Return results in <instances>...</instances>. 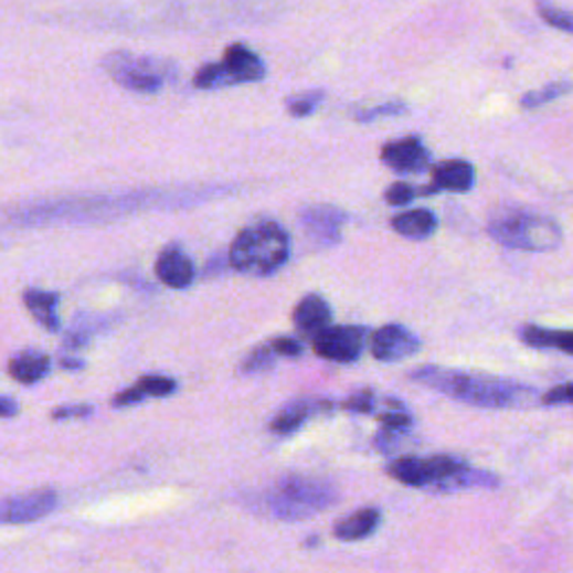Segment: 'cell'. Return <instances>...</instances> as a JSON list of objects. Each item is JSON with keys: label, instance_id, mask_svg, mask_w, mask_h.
Wrapping results in <instances>:
<instances>
[{"label": "cell", "instance_id": "obj_1", "mask_svg": "<svg viewBox=\"0 0 573 573\" xmlns=\"http://www.w3.org/2000/svg\"><path fill=\"white\" fill-rule=\"evenodd\" d=\"M415 381H422L428 388H435L457 401L481 405V407H518L533 399V390L513 383L507 379L466 374V372H446L437 368H424L413 374Z\"/></svg>", "mask_w": 573, "mask_h": 573}, {"label": "cell", "instance_id": "obj_2", "mask_svg": "<svg viewBox=\"0 0 573 573\" xmlns=\"http://www.w3.org/2000/svg\"><path fill=\"white\" fill-rule=\"evenodd\" d=\"M339 502V490L332 481L289 475L274 484L265 496V509L287 522L307 520Z\"/></svg>", "mask_w": 573, "mask_h": 573}, {"label": "cell", "instance_id": "obj_3", "mask_svg": "<svg viewBox=\"0 0 573 573\" xmlns=\"http://www.w3.org/2000/svg\"><path fill=\"white\" fill-rule=\"evenodd\" d=\"M289 258V237L283 226L274 222L244 229L231 244L229 265L237 272L269 276L278 272Z\"/></svg>", "mask_w": 573, "mask_h": 573}, {"label": "cell", "instance_id": "obj_4", "mask_svg": "<svg viewBox=\"0 0 573 573\" xmlns=\"http://www.w3.org/2000/svg\"><path fill=\"white\" fill-rule=\"evenodd\" d=\"M488 233L500 244L522 252H553L560 247L562 231L560 226L533 213H507L488 224Z\"/></svg>", "mask_w": 573, "mask_h": 573}, {"label": "cell", "instance_id": "obj_5", "mask_svg": "<svg viewBox=\"0 0 573 573\" xmlns=\"http://www.w3.org/2000/svg\"><path fill=\"white\" fill-rule=\"evenodd\" d=\"M104 67L119 86L135 93H159L173 78L171 63L128 52L108 54L104 59Z\"/></svg>", "mask_w": 573, "mask_h": 573}, {"label": "cell", "instance_id": "obj_6", "mask_svg": "<svg viewBox=\"0 0 573 573\" xmlns=\"http://www.w3.org/2000/svg\"><path fill=\"white\" fill-rule=\"evenodd\" d=\"M265 76V63L258 54L244 45H231L224 52L222 63L204 65L198 70L193 84L202 91H215L222 86L250 84V81H261Z\"/></svg>", "mask_w": 573, "mask_h": 573}, {"label": "cell", "instance_id": "obj_7", "mask_svg": "<svg viewBox=\"0 0 573 573\" xmlns=\"http://www.w3.org/2000/svg\"><path fill=\"white\" fill-rule=\"evenodd\" d=\"M365 346L363 327H325L314 335V350L318 357L337 363H352L361 357Z\"/></svg>", "mask_w": 573, "mask_h": 573}, {"label": "cell", "instance_id": "obj_8", "mask_svg": "<svg viewBox=\"0 0 573 573\" xmlns=\"http://www.w3.org/2000/svg\"><path fill=\"white\" fill-rule=\"evenodd\" d=\"M381 161L401 176L424 173L431 169V150L420 137H403L381 148Z\"/></svg>", "mask_w": 573, "mask_h": 573}, {"label": "cell", "instance_id": "obj_9", "mask_svg": "<svg viewBox=\"0 0 573 573\" xmlns=\"http://www.w3.org/2000/svg\"><path fill=\"white\" fill-rule=\"evenodd\" d=\"M59 498L54 490H34V494L0 500V524H25L41 520L54 511Z\"/></svg>", "mask_w": 573, "mask_h": 573}, {"label": "cell", "instance_id": "obj_10", "mask_svg": "<svg viewBox=\"0 0 573 573\" xmlns=\"http://www.w3.org/2000/svg\"><path fill=\"white\" fill-rule=\"evenodd\" d=\"M420 339L401 325H385L372 337V354L385 363L413 357L420 350Z\"/></svg>", "mask_w": 573, "mask_h": 573}, {"label": "cell", "instance_id": "obj_11", "mask_svg": "<svg viewBox=\"0 0 573 573\" xmlns=\"http://www.w3.org/2000/svg\"><path fill=\"white\" fill-rule=\"evenodd\" d=\"M155 272L163 285H169L173 289L189 287L195 276L191 258L180 247H176V244H171V247H167L159 254Z\"/></svg>", "mask_w": 573, "mask_h": 573}, {"label": "cell", "instance_id": "obj_12", "mask_svg": "<svg viewBox=\"0 0 573 573\" xmlns=\"http://www.w3.org/2000/svg\"><path fill=\"white\" fill-rule=\"evenodd\" d=\"M475 184V169L464 159H448L433 167V191H450L466 193Z\"/></svg>", "mask_w": 573, "mask_h": 573}, {"label": "cell", "instance_id": "obj_13", "mask_svg": "<svg viewBox=\"0 0 573 573\" xmlns=\"http://www.w3.org/2000/svg\"><path fill=\"white\" fill-rule=\"evenodd\" d=\"M346 222V213L335 206H314L303 213V224L316 240L327 244L339 242L341 224Z\"/></svg>", "mask_w": 573, "mask_h": 573}, {"label": "cell", "instance_id": "obj_14", "mask_svg": "<svg viewBox=\"0 0 573 573\" xmlns=\"http://www.w3.org/2000/svg\"><path fill=\"white\" fill-rule=\"evenodd\" d=\"M332 320V309L330 305H327L320 296H305L296 311H294V322L298 325V330L303 332H309V335H318L322 332L327 325H330Z\"/></svg>", "mask_w": 573, "mask_h": 573}, {"label": "cell", "instance_id": "obj_15", "mask_svg": "<svg viewBox=\"0 0 573 573\" xmlns=\"http://www.w3.org/2000/svg\"><path fill=\"white\" fill-rule=\"evenodd\" d=\"M392 229L403 237L426 240L437 231V215L426 209L405 211V213L392 217Z\"/></svg>", "mask_w": 573, "mask_h": 573}, {"label": "cell", "instance_id": "obj_16", "mask_svg": "<svg viewBox=\"0 0 573 573\" xmlns=\"http://www.w3.org/2000/svg\"><path fill=\"white\" fill-rule=\"evenodd\" d=\"M379 522H381V513L376 509H361L354 516L341 520L335 527V535L343 542H357V540L372 535L376 531Z\"/></svg>", "mask_w": 573, "mask_h": 573}, {"label": "cell", "instance_id": "obj_17", "mask_svg": "<svg viewBox=\"0 0 573 573\" xmlns=\"http://www.w3.org/2000/svg\"><path fill=\"white\" fill-rule=\"evenodd\" d=\"M23 300L28 305V309L34 314V318L45 327L50 332L59 330V294H50V291H41V289H28L23 294Z\"/></svg>", "mask_w": 573, "mask_h": 573}, {"label": "cell", "instance_id": "obj_18", "mask_svg": "<svg viewBox=\"0 0 573 573\" xmlns=\"http://www.w3.org/2000/svg\"><path fill=\"white\" fill-rule=\"evenodd\" d=\"M388 473L399 479L405 486H431L433 477H431V468H428V459H417V457H399L390 464Z\"/></svg>", "mask_w": 573, "mask_h": 573}, {"label": "cell", "instance_id": "obj_19", "mask_svg": "<svg viewBox=\"0 0 573 573\" xmlns=\"http://www.w3.org/2000/svg\"><path fill=\"white\" fill-rule=\"evenodd\" d=\"M50 372V359L36 350H28L10 361V374L21 383H36Z\"/></svg>", "mask_w": 573, "mask_h": 573}, {"label": "cell", "instance_id": "obj_20", "mask_svg": "<svg viewBox=\"0 0 573 573\" xmlns=\"http://www.w3.org/2000/svg\"><path fill=\"white\" fill-rule=\"evenodd\" d=\"M524 343L533 348H558L566 354H573V332H555V330H542V327H522Z\"/></svg>", "mask_w": 573, "mask_h": 573}, {"label": "cell", "instance_id": "obj_21", "mask_svg": "<svg viewBox=\"0 0 573 573\" xmlns=\"http://www.w3.org/2000/svg\"><path fill=\"white\" fill-rule=\"evenodd\" d=\"M316 411V405L307 403V401H294L289 405H285L283 411L274 417L272 422V431L278 433V435H291L296 433L305 420Z\"/></svg>", "mask_w": 573, "mask_h": 573}, {"label": "cell", "instance_id": "obj_22", "mask_svg": "<svg viewBox=\"0 0 573 573\" xmlns=\"http://www.w3.org/2000/svg\"><path fill=\"white\" fill-rule=\"evenodd\" d=\"M571 91H573V84H569V81H558V84H549V86H544V88H540V91H533V93L524 95V97L520 99V104H522V108H527V110L540 108V106H544V104H551V102H555V99L569 95Z\"/></svg>", "mask_w": 573, "mask_h": 573}, {"label": "cell", "instance_id": "obj_23", "mask_svg": "<svg viewBox=\"0 0 573 573\" xmlns=\"http://www.w3.org/2000/svg\"><path fill=\"white\" fill-rule=\"evenodd\" d=\"M538 12L542 17V21L560 32H569L573 34V12H566L562 8H555V6H549L544 3V0H538Z\"/></svg>", "mask_w": 573, "mask_h": 573}, {"label": "cell", "instance_id": "obj_24", "mask_svg": "<svg viewBox=\"0 0 573 573\" xmlns=\"http://www.w3.org/2000/svg\"><path fill=\"white\" fill-rule=\"evenodd\" d=\"M93 332H95V325L84 316V318H76L74 322H72V327L67 330V335H65V348H84L88 341H91V337H93Z\"/></svg>", "mask_w": 573, "mask_h": 573}, {"label": "cell", "instance_id": "obj_25", "mask_svg": "<svg viewBox=\"0 0 573 573\" xmlns=\"http://www.w3.org/2000/svg\"><path fill=\"white\" fill-rule=\"evenodd\" d=\"M322 99H325V93H322V91H309V93H305V95H298V97L287 99V110H289V115H294V117H307V115H311V113L320 106Z\"/></svg>", "mask_w": 573, "mask_h": 573}, {"label": "cell", "instance_id": "obj_26", "mask_svg": "<svg viewBox=\"0 0 573 573\" xmlns=\"http://www.w3.org/2000/svg\"><path fill=\"white\" fill-rule=\"evenodd\" d=\"M274 348L272 346H263V348H256L247 361L242 363V372H263V370H269L274 365Z\"/></svg>", "mask_w": 573, "mask_h": 573}, {"label": "cell", "instance_id": "obj_27", "mask_svg": "<svg viewBox=\"0 0 573 573\" xmlns=\"http://www.w3.org/2000/svg\"><path fill=\"white\" fill-rule=\"evenodd\" d=\"M417 195H422V189H415L413 184L396 182L385 191V202L392 206H403L407 202H413Z\"/></svg>", "mask_w": 573, "mask_h": 573}, {"label": "cell", "instance_id": "obj_28", "mask_svg": "<svg viewBox=\"0 0 573 573\" xmlns=\"http://www.w3.org/2000/svg\"><path fill=\"white\" fill-rule=\"evenodd\" d=\"M403 113H407V106H405L403 102H390V104H381V106H376V108H370V110H365V113H359L357 119H359L361 124H370V121H374V119L396 117V115H403Z\"/></svg>", "mask_w": 573, "mask_h": 573}, {"label": "cell", "instance_id": "obj_29", "mask_svg": "<svg viewBox=\"0 0 573 573\" xmlns=\"http://www.w3.org/2000/svg\"><path fill=\"white\" fill-rule=\"evenodd\" d=\"M137 385L144 390V394H150V396H167V394L176 392V381L167 379V376H144Z\"/></svg>", "mask_w": 573, "mask_h": 573}, {"label": "cell", "instance_id": "obj_30", "mask_svg": "<svg viewBox=\"0 0 573 573\" xmlns=\"http://www.w3.org/2000/svg\"><path fill=\"white\" fill-rule=\"evenodd\" d=\"M542 401L547 405H553V403H573V383H564V385H558L553 390H549Z\"/></svg>", "mask_w": 573, "mask_h": 573}, {"label": "cell", "instance_id": "obj_31", "mask_svg": "<svg viewBox=\"0 0 573 573\" xmlns=\"http://www.w3.org/2000/svg\"><path fill=\"white\" fill-rule=\"evenodd\" d=\"M343 405L348 407V411H352V413H370V411H372V392H370V390L359 392V394L350 396Z\"/></svg>", "mask_w": 573, "mask_h": 573}, {"label": "cell", "instance_id": "obj_32", "mask_svg": "<svg viewBox=\"0 0 573 573\" xmlns=\"http://www.w3.org/2000/svg\"><path fill=\"white\" fill-rule=\"evenodd\" d=\"M381 424L385 426V431H396V433H401V431H405V428H411L413 420L407 417V415H403V413H390V415H383V417H381Z\"/></svg>", "mask_w": 573, "mask_h": 573}, {"label": "cell", "instance_id": "obj_33", "mask_svg": "<svg viewBox=\"0 0 573 573\" xmlns=\"http://www.w3.org/2000/svg\"><path fill=\"white\" fill-rule=\"evenodd\" d=\"M274 348L276 354H283V357H300V343L294 341V339H276L269 343Z\"/></svg>", "mask_w": 573, "mask_h": 573}, {"label": "cell", "instance_id": "obj_34", "mask_svg": "<svg viewBox=\"0 0 573 573\" xmlns=\"http://www.w3.org/2000/svg\"><path fill=\"white\" fill-rule=\"evenodd\" d=\"M93 415L91 405H72V407H59V411L52 413L54 420H67V417H88Z\"/></svg>", "mask_w": 573, "mask_h": 573}, {"label": "cell", "instance_id": "obj_35", "mask_svg": "<svg viewBox=\"0 0 573 573\" xmlns=\"http://www.w3.org/2000/svg\"><path fill=\"white\" fill-rule=\"evenodd\" d=\"M144 399V390L139 388V385H135V388H130V390H124L121 394H117L115 396V405H135V403H139Z\"/></svg>", "mask_w": 573, "mask_h": 573}, {"label": "cell", "instance_id": "obj_36", "mask_svg": "<svg viewBox=\"0 0 573 573\" xmlns=\"http://www.w3.org/2000/svg\"><path fill=\"white\" fill-rule=\"evenodd\" d=\"M19 413V403L14 399L0 396V417H14Z\"/></svg>", "mask_w": 573, "mask_h": 573}, {"label": "cell", "instance_id": "obj_37", "mask_svg": "<svg viewBox=\"0 0 573 573\" xmlns=\"http://www.w3.org/2000/svg\"><path fill=\"white\" fill-rule=\"evenodd\" d=\"M61 365L67 368V370H78V368H84V361H74V359H63L61 357Z\"/></svg>", "mask_w": 573, "mask_h": 573}]
</instances>
